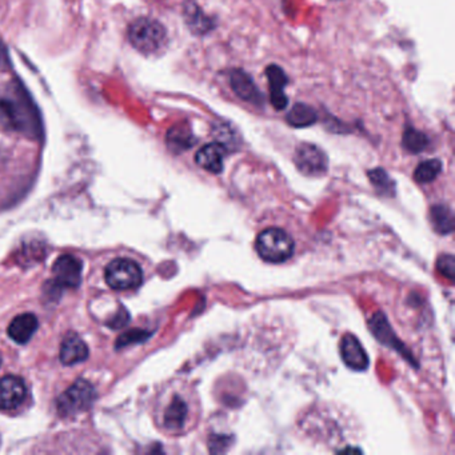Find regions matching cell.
<instances>
[{
    "mask_svg": "<svg viewBox=\"0 0 455 455\" xmlns=\"http://www.w3.org/2000/svg\"><path fill=\"white\" fill-rule=\"evenodd\" d=\"M130 43L142 54H155L166 43L167 32L158 20L139 17L129 27Z\"/></svg>",
    "mask_w": 455,
    "mask_h": 455,
    "instance_id": "1",
    "label": "cell"
},
{
    "mask_svg": "<svg viewBox=\"0 0 455 455\" xmlns=\"http://www.w3.org/2000/svg\"><path fill=\"white\" fill-rule=\"evenodd\" d=\"M147 337L146 333L143 331H130V333H126L123 334L122 337L117 339V347H123V346H127L130 343H133V342H139L142 339H146Z\"/></svg>",
    "mask_w": 455,
    "mask_h": 455,
    "instance_id": "23",
    "label": "cell"
},
{
    "mask_svg": "<svg viewBox=\"0 0 455 455\" xmlns=\"http://www.w3.org/2000/svg\"><path fill=\"white\" fill-rule=\"evenodd\" d=\"M298 170L308 176H321L327 171V157L319 147L303 143L296 148L294 157Z\"/></svg>",
    "mask_w": 455,
    "mask_h": 455,
    "instance_id": "5",
    "label": "cell"
},
{
    "mask_svg": "<svg viewBox=\"0 0 455 455\" xmlns=\"http://www.w3.org/2000/svg\"><path fill=\"white\" fill-rule=\"evenodd\" d=\"M96 394L92 384L85 380H79L59 396L57 405L59 414L63 417H70L88 410Z\"/></svg>",
    "mask_w": 455,
    "mask_h": 455,
    "instance_id": "3",
    "label": "cell"
},
{
    "mask_svg": "<svg viewBox=\"0 0 455 455\" xmlns=\"http://www.w3.org/2000/svg\"><path fill=\"white\" fill-rule=\"evenodd\" d=\"M286 120L293 127L303 129V127L312 126L318 120V115L311 106H308L306 103H296L287 113Z\"/></svg>",
    "mask_w": 455,
    "mask_h": 455,
    "instance_id": "15",
    "label": "cell"
},
{
    "mask_svg": "<svg viewBox=\"0 0 455 455\" xmlns=\"http://www.w3.org/2000/svg\"><path fill=\"white\" fill-rule=\"evenodd\" d=\"M266 75L270 86V102L274 106L275 110L282 111L289 104L287 95L284 92V88L289 83L287 75L277 64H270L266 68Z\"/></svg>",
    "mask_w": 455,
    "mask_h": 455,
    "instance_id": "9",
    "label": "cell"
},
{
    "mask_svg": "<svg viewBox=\"0 0 455 455\" xmlns=\"http://www.w3.org/2000/svg\"><path fill=\"white\" fill-rule=\"evenodd\" d=\"M226 155V148L220 143H208L202 147L196 155L195 161L205 171L212 174H219L223 170V159Z\"/></svg>",
    "mask_w": 455,
    "mask_h": 455,
    "instance_id": "11",
    "label": "cell"
},
{
    "mask_svg": "<svg viewBox=\"0 0 455 455\" xmlns=\"http://www.w3.org/2000/svg\"><path fill=\"white\" fill-rule=\"evenodd\" d=\"M38 318L34 314H23L17 315L8 327V335L14 339L16 343L24 345L27 343L35 331L38 330Z\"/></svg>",
    "mask_w": 455,
    "mask_h": 455,
    "instance_id": "12",
    "label": "cell"
},
{
    "mask_svg": "<svg viewBox=\"0 0 455 455\" xmlns=\"http://www.w3.org/2000/svg\"><path fill=\"white\" fill-rule=\"evenodd\" d=\"M255 249L266 262L283 263L293 255V238L282 229H267L258 235Z\"/></svg>",
    "mask_w": 455,
    "mask_h": 455,
    "instance_id": "2",
    "label": "cell"
},
{
    "mask_svg": "<svg viewBox=\"0 0 455 455\" xmlns=\"http://www.w3.org/2000/svg\"><path fill=\"white\" fill-rule=\"evenodd\" d=\"M340 355H342V359L346 363V366L350 367L355 371H363L370 365V361H368V356H367L363 346L352 334H346L345 337L342 338Z\"/></svg>",
    "mask_w": 455,
    "mask_h": 455,
    "instance_id": "8",
    "label": "cell"
},
{
    "mask_svg": "<svg viewBox=\"0 0 455 455\" xmlns=\"http://www.w3.org/2000/svg\"><path fill=\"white\" fill-rule=\"evenodd\" d=\"M368 176L371 179V182L380 187L382 190H390L391 187V180L389 175L382 170V168H377V170H373L368 173Z\"/></svg>",
    "mask_w": 455,
    "mask_h": 455,
    "instance_id": "22",
    "label": "cell"
},
{
    "mask_svg": "<svg viewBox=\"0 0 455 455\" xmlns=\"http://www.w3.org/2000/svg\"><path fill=\"white\" fill-rule=\"evenodd\" d=\"M82 262L73 255H62L52 267L55 284L75 289L80 284L82 280Z\"/></svg>",
    "mask_w": 455,
    "mask_h": 455,
    "instance_id": "6",
    "label": "cell"
},
{
    "mask_svg": "<svg viewBox=\"0 0 455 455\" xmlns=\"http://www.w3.org/2000/svg\"><path fill=\"white\" fill-rule=\"evenodd\" d=\"M438 270L446 278L454 279L455 261L453 255H443L438 259Z\"/></svg>",
    "mask_w": 455,
    "mask_h": 455,
    "instance_id": "21",
    "label": "cell"
},
{
    "mask_svg": "<svg viewBox=\"0 0 455 455\" xmlns=\"http://www.w3.org/2000/svg\"><path fill=\"white\" fill-rule=\"evenodd\" d=\"M230 85L235 94L246 102L252 103L255 106L263 104V95L250 78L247 73L243 70H233L230 73Z\"/></svg>",
    "mask_w": 455,
    "mask_h": 455,
    "instance_id": "10",
    "label": "cell"
},
{
    "mask_svg": "<svg viewBox=\"0 0 455 455\" xmlns=\"http://www.w3.org/2000/svg\"><path fill=\"white\" fill-rule=\"evenodd\" d=\"M431 223L440 234H450L454 229V217L447 205H435L431 208Z\"/></svg>",
    "mask_w": 455,
    "mask_h": 455,
    "instance_id": "17",
    "label": "cell"
},
{
    "mask_svg": "<svg viewBox=\"0 0 455 455\" xmlns=\"http://www.w3.org/2000/svg\"><path fill=\"white\" fill-rule=\"evenodd\" d=\"M166 140L170 150L175 152H182L195 145V138L187 123H179L174 127H171L167 132Z\"/></svg>",
    "mask_w": 455,
    "mask_h": 455,
    "instance_id": "14",
    "label": "cell"
},
{
    "mask_svg": "<svg viewBox=\"0 0 455 455\" xmlns=\"http://www.w3.org/2000/svg\"><path fill=\"white\" fill-rule=\"evenodd\" d=\"M187 417V407L180 398H174L164 414V425L171 430L182 427Z\"/></svg>",
    "mask_w": 455,
    "mask_h": 455,
    "instance_id": "18",
    "label": "cell"
},
{
    "mask_svg": "<svg viewBox=\"0 0 455 455\" xmlns=\"http://www.w3.org/2000/svg\"><path fill=\"white\" fill-rule=\"evenodd\" d=\"M185 19L191 31L195 32L196 35H203L205 32L211 29L210 19L203 14V11L196 4L191 1L186 3L185 6Z\"/></svg>",
    "mask_w": 455,
    "mask_h": 455,
    "instance_id": "16",
    "label": "cell"
},
{
    "mask_svg": "<svg viewBox=\"0 0 455 455\" xmlns=\"http://www.w3.org/2000/svg\"><path fill=\"white\" fill-rule=\"evenodd\" d=\"M142 279L140 267L130 259H115L106 268V282L113 290H131L142 283Z\"/></svg>",
    "mask_w": 455,
    "mask_h": 455,
    "instance_id": "4",
    "label": "cell"
},
{
    "mask_svg": "<svg viewBox=\"0 0 455 455\" xmlns=\"http://www.w3.org/2000/svg\"><path fill=\"white\" fill-rule=\"evenodd\" d=\"M442 171V163L438 159H428V161H422L415 173L414 178L418 183H430L433 182L437 176L440 175Z\"/></svg>",
    "mask_w": 455,
    "mask_h": 455,
    "instance_id": "19",
    "label": "cell"
},
{
    "mask_svg": "<svg viewBox=\"0 0 455 455\" xmlns=\"http://www.w3.org/2000/svg\"><path fill=\"white\" fill-rule=\"evenodd\" d=\"M428 143H430L428 138L426 136L424 132L418 131L417 129L409 127L403 133L402 145L407 151L414 152V154H418V152L424 151L426 147L428 146Z\"/></svg>",
    "mask_w": 455,
    "mask_h": 455,
    "instance_id": "20",
    "label": "cell"
},
{
    "mask_svg": "<svg viewBox=\"0 0 455 455\" xmlns=\"http://www.w3.org/2000/svg\"><path fill=\"white\" fill-rule=\"evenodd\" d=\"M88 358L87 345L76 335L67 337L60 347V361L63 365L71 366L75 363L85 362Z\"/></svg>",
    "mask_w": 455,
    "mask_h": 455,
    "instance_id": "13",
    "label": "cell"
},
{
    "mask_svg": "<svg viewBox=\"0 0 455 455\" xmlns=\"http://www.w3.org/2000/svg\"><path fill=\"white\" fill-rule=\"evenodd\" d=\"M27 396L24 382L19 377L7 375L0 380V410L11 411L23 405Z\"/></svg>",
    "mask_w": 455,
    "mask_h": 455,
    "instance_id": "7",
    "label": "cell"
}]
</instances>
